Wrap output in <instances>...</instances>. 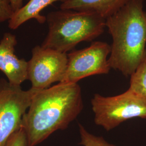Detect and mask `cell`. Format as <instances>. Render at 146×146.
I'll return each instance as SVG.
<instances>
[{"label":"cell","mask_w":146,"mask_h":146,"mask_svg":"<svg viewBox=\"0 0 146 146\" xmlns=\"http://www.w3.org/2000/svg\"><path fill=\"white\" fill-rule=\"evenodd\" d=\"M83 108L81 89L78 84L59 82L38 90L22 118L27 146H36L55 131L67 128Z\"/></svg>","instance_id":"1"},{"label":"cell","mask_w":146,"mask_h":146,"mask_svg":"<svg viewBox=\"0 0 146 146\" xmlns=\"http://www.w3.org/2000/svg\"><path fill=\"white\" fill-rule=\"evenodd\" d=\"M112 37L108 61L125 76L135 72L146 58V11L143 0H130L106 20Z\"/></svg>","instance_id":"2"},{"label":"cell","mask_w":146,"mask_h":146,"mask_svg":"<svg viewBox=\"0 0 146 146\" xmlns=\"http://www.w3.org/2000/svg\"><path fill=\"white\" fill-rule=\"evenodd\" d=\"M46 19L48 32L41 46L65 53L81 42L93 41L106 27L105 19L88 11L61 9Z\"/></svg>","instance_id":"3"},{"label":"cell","mask_w":146,"mask_h":146,"mask_svg":"<svg viewBox=\"0 0 146 146\" xmlns=\"http://www.w3.org/2000/svg\"><path fill=\"white\" fill-rule=\"evenodd\" d=\"M91 104L95 123L107 131L126 120L136 117L146 119V99L130 88L113 96L95 94Z\"/></svg>","instance_id":"4"},{"label":"cell","mask_w":146,"mask_h":146,"mask_svg":"<svg viewBox=\"0 0 146 146\" xmlns=\"http://www.w3.org/2000/svg\"><path fill=\"white\" fill-rule=\"evenodd\" d=\"M38 90H24L20 86L0 80V146H5L11 136L22 127L24 114Z\"/></svg>","instance_id":"5"},{"label":"cell","mask_w":146,"mask_h":146,"mask_svg":"<svg viewBox=\"0 0 146 146\" xmlns=\"http://www.w3.org/2000/svg\"><path fill=\"white\" fill-rule=\"evenodd\" d=\"M110 52L111 46L107 43L95 41L89 47L69 53L67 67L61 82L77 84L92 75L108 74L111 67L108 56Z\"/></svg>","instance_id":"6"},{"label":"cell","mask_w":146,"mask_h":146,"mask_svg":"<svg viewBox=\"0 0 146 146\" xmlns=\"http://www.w3.org/2000/svg\"><path fill=\"white\" fill-rule=\"evenodd\" d=\"M68 64V54L52 49L37 46L32 50L28 61V79L31 88L41 90L53 83L62 81Z\"/></svg>","instance_id":"7"},{"label":"cell","mask_w":146,"mask_h":146,"mask_svg":"<svg viewBox=\"0 0 146 146\" xmlns=\"http://www.w3.org/2000/svg\"><path fill=\"white\" fill-rule=\"evenodd\" d=\"M16 44L15 35L11 33L3 35L0 41V70L5 74L10 84L20 86L28 79V62L15 54Z\"/></svg>","instance_id":"8"},{"label":"cell","mask_w":146,"mask_h":146,"mask_svg":"<svg viewBox=\"0 0 146 146\" xmlns=\"http://www.w3.org/2000/svg\"><path fill=\"white\" fill-rule=\"evenodd\" d=\"M130 0H66L61 3L62 10L88 11L106 20L119 11Z\"/></svg>","instance_id":"9"},{"label":"cell","mask_w":146,"mask_h":146,"mask_svg":"<svg viewBox=\"0 0 146 146\" xmlns=\"http://www.w3.org/2000/svg\"><path fill=\"white\" fill-rule=\"evenodd\" d=\"M66 0H29L28 2L15 11L9 20L8 27L13 30L17 29L27 21L35 19L38 23H43L46 17L41 15V11L55 2L62 3Z\"/></svg>","instance_id":"10"},{"label":"cell","mask_w":146,"mask_h":146,"mask_svg":"<svg viewBox=\"0 0 146 146\" xmlns=\"http://www.w3.org/2000/svg\"><path fill=\"white\" fill-rule=\"evenodd\" d=\"M129 88L135 91L146 99V58L131 75Z\"/></svg>","instance_id":"11"},{"label":"cell","mask_w":146,"mask_h":146,"mask_svg":"<svg viewBox=\"0 0 146 146\" xmlns=\"http://www.w3.org/2000/svg\"><path fill=\"white\" fill-rule=\"evenodd\" d=\"M78 125L81 136L80 145L84 146H115L107 142L102 137L96 136L89 133L81 124Z\"/></svg>","instance_id":"12"},{"label":"cell","mask_w":146,"mask_h":146,"mask_svg":"<svg viewBox=\"0 0 146 146\" xmlns=\"http://www.w3.org/2000/svg\"><path fill=\"white\" fill-rule=\"evenodd\" d=\"M27 144L26 134L22 127L11 136L5 146H27Z\"/></svg>","instance_id":"13"},{"label":"cell","mask_w":146,"mask_h":146,"mask_svg":"<svg viewBox=\"0 0 146 146\" xmlns=\"http://www.w3.org/2000/svg\"><path fill=\"white\" fill-rule=\"evenodd\" d=\"M14 13L9 0H0V23L9 21Z\"/></svg>","instance_id":"14"},{"label":"cell","mask_w":146,"mask_h":146,"mask_svg":"<svg viewBox=\"0 0 146 146\" xmlns=\"http://www.w3.org/2000/svg\"><path fill=\"white\" fill-rule=\"evenodd\" d=\"M9 1L14 13L16 11L19 10L23 6V0H9Z\"/></svg>","instance_id":"15"}]
</instances>
